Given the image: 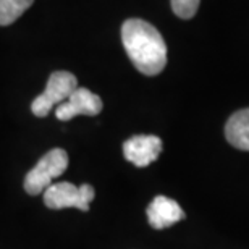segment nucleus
I'll list each match as a JSON object with an SVG mask.
<instances>
[{"mask_svg":"<svg viewBox=\"0 0 249 249\" xmlns=\"http://www.w3.org/2000/svg\"><path fill=\"white\" fill-rule=\"evenodd\" d=\"M122 42L138 71L156 76L167 65V44L156 26L139 18L126 19L122 26Z\"/></svg>","mask_w":249,"mask_h":249,"instance_id":"f257e3e1","label":"nucleus"},{"mask_svg":"<svg viewBox=\"0 0 249 249\" xmlns=\"http://www.w3.org/2000/svg\"><path fill=\"white\" fill-rule=\"evenodd\" d=\"M68 167V154L60 147L49 151L24 177V191L31 196L44 193L52 185V180L65 173Z\"/></svg>","mask_w":249,"mask_h":249,"instance_id":"f03ea898","label":"nucleus"},{"mask_svg":"<svg viewBox=\"0 0 249 249\" xmlns=\"http://www.w3.org/2000/svg\"><path fill=\"white\" fill-rule=\"evenodd\" d=\"M78 89V79L70 71H53L49 76L47 86L41 96H37L31 104V110L36 117H47L55 106H60Z\"/></svg>","mask_w":249,"mask_h":249,"instance_id":"7ed1b4c3","label":"nucleus"},{"mask_svg":"<svg viewBox=\"0 0 249 249\" xmlns=\"http://www.w3.org/2000/svg\"><path fill=\"white\" fill-rule=\"evenodd\" d=\"M94 196H96V191L88 183L78 188L70 181H62L51 185L44 191V204L53 211L76 207L79 211L88 212L89 204L94 201Z\"/></svg>","mask_w":249,"mask_h":249,"instance_id":"20e7f679","label":"nucleus"},{"mask_svg":"<svg viewBox=\"0 0 249 249\" xmlns=\"http://www.w3.org/2000/svg\"><path fill=\"white\" fill-rule=\"evenodd\" d=\"M102 99L86 88H78L67 101L55 108V117L60 122H68L78 115L96 117L102 112Z\"/></svg>","mask_w":249,"mask_h":249,"instance_id":"39448f33","label":"nucleus"},{"mask_svg":"<svg viewBox=\"0 0 249 249\" xmlns=\"http://www.w3.org/2000/svg\"><path fill=\"white\" fill-rule=\"evenodd\" d=\"M162 139L154 134H138L123 144V156L139 168L156 162L162 152Z\"/></svg>","mask_w":249,"mask_h":249,"instance_id":"423d86ee","label":"nucleus"},{"mask_svg":"<svg viewBox=\"0 0 249 249\" xmlns=\"http://www.w3.org/2000/svg\"><path fill=\"white\" fill-rule=\"evenodd\" d=\"M147 220L149 225L156 230H163L177 222L185 218V212L180 207V204L167 196H156L152 202L147 206Z\"/></svg>","mask_w":249,"mask_h":249,"instance_id":"0eeeda50","label":"nucleus"},{"mask_svg":"<svg viewBox=\"0 0 249 249\" xmlns=\"http://www.w3.org/2000/svg\"><path fill=\"white\" fill-rule=\"evenodd\" d=\"M225 138L233 147L249 151V108L235 112L225 124Z\"/></svg>","mask_w":249,"mask_h":249,"instance_id":"6e6552de","label":"nucleus"},{"mask_svg":"<svg viewBox=\"0 0 249 249\" xmlns=\"http://www.w3.org/2000/svg\"><path fill=\"white\" fill-rule=\"evenodd\" d=\"M34 0H0V26H8L15 23Z\"/></svg>","mask_w":249,"mask_h":249,"instance_id":"1a4fd4ad","label":"nucleus"},{"mask_svg":"<svg viewBox=\"0 0 249 249\" xmlns=\"http://www.w3.org/2000/svg\"><path fill=\"white\" fill-rule=\"evenodd\" d=\"M170 3H172L173 13H175L178 18L189 19L197 13L201 0H170Z\"/></svg>","mask_w":249,"mask_h":249,"instance_id":"9d476101","label":"nucleus"}]
</instances>
